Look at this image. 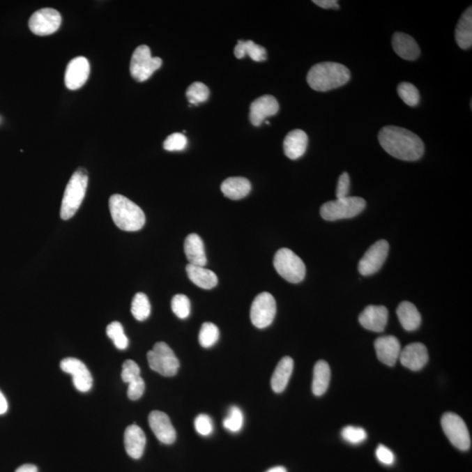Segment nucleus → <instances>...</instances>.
Instances as JSON below:
<instances>
[{"mask_svg": "<svg viewBox=\"0 0 472 472\" xmlns=\"http://www.w3.org/2000/svg\"><path fill=\"white\" fill-rule=\"evenodd\" d=\"M379 142L391 156L404 161L420 160L425 153V144L415 133L396 126H386L378 136Z\"/></svg>", "mask_w": 472, "mask_h": 472, "instance_id": "1", "label": "nucleus"}, {"mask_svg": "<svg viewBox=\"0 0 472 472\" xmlns=\"http://www.w3.org/2000/svg\"><path fill=\"white\" fill-rule=\"evenodd\" d=\"M351 77L346 66L337 63H322L314 65L307 75V82L316 91L326 92L341 87Z\"/></svg>", "mask_w": 472, "mask_h": 472, "instance_id": "2", "label": "nucleus"}, {"mask_svg": "<svg viewBox=\"0 0 472 472\" xmlns=\"http://www.w3.org/2000/svg\"><path fill=\"white\" fill-rule=\"evenodd\" d=\"M109 211L114 223L120 229L136 232L146 224V215L139 206L121 195H114L109 198Z\"/></svg>", "mask_w": 472, "mask_h": 472, "instance_id": "3", "label": "nucleus"}, {"mask_svg": "<svg viewBox=\"0 0 472 472\" xmlns=\"http://www.w3.org/2000/svg\"><path fill=\"white\" fill-rule=\"evenodd\" d=\"M89 178L84 169H78L74 172L65 189L61 202V217L64 220H70L80 208L87 191Z\"/></svg>", "mask_w": 472, "mask_h": 472, "instance_id": "4", "label": "nucleus"}, {"mask_svg": "<svg viewBox=\"0 0 472 472\" xmlns=\"http://www.w3.org/2000/svg\"><path fill=\"white\" fill-rule=\"evenodd\" d=\"M274 267L277 273L291 284L304 280L306 268L304 261L292 250L282 248L275 254Z\"/></svg>", "mask_w": 472, "mask_h": 472, "instance_id": "5", "label": "nucleus"}, {"mask_svg": "<svg viewBox=\"0 0 472 472\" xmlns=\"http://www.w3.org/2000/svg\"><path fill=\"white\" fill-rule=\"evenodd\" d=\"M366 208V201L360 197L336 199L325 203L320 208L322 218L329 222L342 219H350L360 215Z\"/></svg>", "mask_w": 472, "mask_h": 472, "instance_id": "6", "label": "nucleus"}, {"mask_svg": "<svg viewBox=\"0 0 472 472\" xmlns=\"http://www.w3.org/2000/svg\"><path fill=\"white\" fill-rule=\"evenodd\" d=\"M147 360L151 370L165 377L174 376L180 368V361L165 342L155 344L153 350L148 351Z\"/></svg>", "mask_w": 472, "mask_h": 472, "instance_id": "7", "label": "nucleus"}, {"mask_svg": "<svg viewBox=\"0 0 472 472\" xmlns=\"http://www.w3.org/2000/svg\"><path fill=\"white\" fill-rule=\"evenodd\" d=\"M161 65V59L151 56L150 47L146 45H141L132 54L130 65V75L136 81L144 82L155 71L160 70Z\"/></svg>", "mask_w": 472, "mask_h": 472, "instance_id": "8", "label": "nucleus"}, {"mask_svg": "<svg viewBox=\"0 0 472 472\" xmlns=\"http://www.w3.org/2000/svg\"><path fill=\"white\" fill-rule=\"evenodd\" d=\"M442 428L453 446L460 450H470L471 440L470 433L464 420L454 413L448 412L442 418Z\"/></svg>", "mask_w": 472, "mask_h": 472, "instance_id": "9", "label": "nucleus"}, {"mask_svg": "<svg viewBox=\"0 0 472 472\" xmlns=\"http://www.w3.org/2000/svg\"><path fill=\"white\" fill-rule=\"evenodd\" d=\"M277 314V303L273 296L263 292L254 299L250 309V319L257 328L264 329L270 326Z\"/></svg>", "mask_w": 472, "mask_h": 472, "instance_id": "10", "label": "nucleus"}, {"mask_svg": "<svg viewBox=\"0 0 472 472\" xmlns=\"http://www.w3.org/2000/svg\"><path fill=\"white\" fill-rule=\"evenodd\" d=\"M388 251L389 244L387 241H378L372 245L360 261L358 266L360 274L367 277L380 271L387 259Z\"/></svg>", "mask_w": 472, "mask_h": 472, "instance_id": "11", "label": "nucleus"}, {"mask_svg": "<svg viewBox=\"0 0 472 472\" xmlns=\"http://www.w3.org/2000/svg\"><path fill=\"white\" fill-rule=\"evenodd\" d=\"M29 24L31 32L36 36H50L61 26V16L56 10L43 8L38 10L31 16Z\"/></svg>", "mask_w": 472, "mask_h": 472, "instance_id": "12", "label": "nucleus"}, {"mask_svg": "<svg viewBox=\"0 0 472 472\" xmlns=\"http://www.w3.org/2000/svg\"><path fill=\"white\" fill-rule=\"evenodd\" d=\"M61 370L73 376L75 388L78 391L88 392L93 385V378L91 372L82 361L75 358H67L61 361Z\"/></svg>", "mask_w": 472, "mask_h": 472, "instance_id": "13", "label": "nucleus"}, {"mask_svg": "<svg viewBox=\"0 0 472 472\" xmlns=\"http://www.w3.org/2000/svg\"><path fill=\"white\" fill-rule=\"evenodd\" d=\"M91 73V65L87 58H74L68 64L65 73V85L70 91H77L86 84Z\"/></svg>", "mask_w": 472, "mask_h": 472, "instance_id": "14", "label": "nucleus"}, {"mask_svg": "<svg viewBox=\"0 0 472 472\" xmlns=\"http://www.w3.org/2000/svg\"><path fill=\"white\" fill-rule=\"evenodd\" d=\"M149 425L154 435L160 442L164 444H172L175 442L176 430L171 420L165 413L154 410L149 415Z\"/></svg>", "mask_w": 472, "mask_h": 472, "instance_id": "15", "label": "nucleus"}, {"mask_svg": "<svg viewBox=\"0 0 472 472\" xmlns=\"http://www.w3.org/2000/svg\"><path fill=\"white\" fill-rule=\"evenodd\" d=\"M399 359L403 367L412 371H419L428 363V349L422 343L409 344L401 351Z\"/></svg>", "mask_w": 472, "mask_h": 472, "instance_id": "16", "label": "nucleus"}, {"mask_svg": "<svg viewBox=\"0 0 472 472\" xmlns=\"http://www.w3.org/2000/svg\"><path fill=\"white\" fill-rule=\"evenodd\" d=\"M377 358L388 367L395 366L401 353V344L397 337L392 335L378 337L374 342Z\"/></svg>", "mask_w": 472, "mask_h": 472, "instance_id": "17", "label": "nucleus"}, {"mask_svg": "<svg viewBox=\"0 0 472 472\" xmlns=\"http://www.w3.org/2000/svg\"><path fill=\"white\" fill-rule=\"evenodd\" d=\"M279 105L274 96L265 95L254 100L250 105V119L254 126H260L267 117L278 112Z\"/></svg>", "mask_w": 472, "mask_h": 472, "instance_id": "18", "label": "nucleus"}, {"mask_svg": "<svg viewBox=\"0 0 472 472\" xmlns=\"http://www.w3.org/2000/svg\"><path fill=\"white\" fill-rule=\"evenodd\" d=\"M388 311L385 306L370 305L359 317V321L365 329L374 333H382L387 326Z\"/></svg>", "mask_w": 472, "mask_h": 472, "instance_id": "19", "label": "nucleus"}, {"mask_svg": "<svg viewBox=\"0 0 472 472\" xmlns=\"http://www.w3.org/2000/svg\"><path fill=\"white\" fill-rule=\"evenodd\" d=\"M146 437L139 426L127 427L125 432V446L127 454L133 459H139L146 448Z\"/></svg>", "mask_w": 472, "mask_h": 472, "instance_id": "20", "label": "nucleus"}, {"mask_svg": "<svg viewBox=\"0 0 472 472\" xmlns=\"http://www.w3.org/2000/svg\"><path fill=\"white\" fill-rule=\"evenodd\" d=\"M308 146V136L304 130H294L285 137L284 154L289 160H298L305 153Z\"/></svg>", "mask_w": 472, "mask_h": 472, "instance_id": "21", "label": "nucleus"}, {"mask_svg": "<svg viewBox=\"0 0 472 472\" xmlns=\"http://www.w3.org/2000/svg\"><path fill=\"white\" fill-rule=\"evenodd\" d=\"M392 45L395 53L406 61L416 60L421 53L418 43L409 34L395 33L393 36Z\"/></svg>", "mask_w": 472, "mask_h": 472, "instance_id": "22", "label": "nucleus"}, {"mask_svg": "<svg viewBox=\"0 0 472 472\" xmlns=\"http://www.w3.org/2000/svg\"><path fill=\"white\" fill-rule=\"evenodd\" d=\"M184 250L185 256L190 264L205 267L206 259L204 243L197 234H190L185 240Z\"/></svg>", "mask_w": 472, "mask_h": 472, "instance_id": "23", "label": "nucleus"}, {"mask_svg": "<svg viewBox=\"0 0 472 472\" xmlns=\"http://www.w3.org/2000/svg\"><path fill=\"white\" fill-rule=\"evenodd\" d=\"M220 189L225 197L233 201H238L249 195L251 184L246 178L231 177L223 181Z\"/></svg>", "mask_w": 472, "mask_h": 472, "instance_id": "24", "label": "nucleus"}, {"mask_svg": "<svg viewBox=\"0 0 472 472\" xmlns=\"http://www.w3.org/2000/svg\"><path fill=\"white\" fill-rule=\"evenodd\" d=\"M294 363L291 357L286 356L279 361L271 378V388L275 393L284 391L291 379Z\"/></svg>", "mask_w": 472, "mask_h": 472, "instance_id": "25", "label": "nucleus"}, {"mask_svg": "<svg viewBox=\"0 0 472 472\" xmlns=\"http://www.w3.org/2000/svg\"><path fill=\"white\" fill-rule=\"evenodd\" d=\"M187 273L189 279L199 288L211 289L218 284V277L215 272L205 267L189 264L187 266Z\"/></svg>", "mask_w": 472, "mask_h": 472, "instance_id": "26", "label": "nucleus"}, {"mask_svg": "<svg viewBox=\"0 0 472 472\" xmlns=\"http://www.w3.org/2000/svg\"><path fill=\"white\" fill-rule=\"evenodd\" d=\"M396 313H397L399 321L403 328L409 330V332L418 329L420 325H421V314L412 303L408 301L401 303Z\"/></svg>", "mask_w": 472, "mask_h": 472, "instance_id": "27", "label": "nucleus"}, {"mask_svg": "<svg viewBox=\"0 0 472 472\" xmlns=\"http://www.w3.org/2000/svg\"><path fill=\"white\" fill-rule=\"evenodd\" d=\"M456 41L462 50H468L472 45V8H469L461 16L455 32Z\"/></svg>", "mask_w": 472, "mask_h": 472, "instance_id": "28", "label": "nucleus"}, {"mask_svg": "<svg viewBox=\"0 0 472 472\" xmlns=\"http://www.w3.org/2000/svg\"><path fill=\"white\" fill-rule=\"evenodd\" d=\"M330 380V368L325 360L316 363L313 371L312 392L316 396H321L327 391Z\"/></svg>", "mask_w": 472, "mask_h": 472, "instance_id": "29", "label": "nucleus"}, {"mask_svg": "<svg viewBox=\"0 0 472 472\" xmlns=\"http://www.w3.org/2000/svg\"><path fill=\"white\" fill-rule=\"evenodd\" d=\"M234 56L243 59L249 55L254 61H264L267 59V52L264 47L252 40H238L234 50Z\"/></svg>", "mask_w": 472, "mask_h": 472, "instance_id": "30", "label": "nucleus"}, {"mask_svg": "<svg viewBox=\"0 0 472 472\" xmlns=\"http://www.w3.org/2000/svg\"><path fill=\"white\" fill-rule=\"evenodd\" d=\"M132 313L137 320L144 321L149 318L151 314V304L149 299L144 293H137L132 303Z\"/></svg>", "mask_w": 472, "mask_h": 472, "instance_id": "31", "label": "nucleus"}, {"mask_svg": "<svg viewBox=\"0 0 472 472\" xmlns=\"http://www.w3.org/2000/svg\"><path fill=\"white\" fill-rule=\"evenodd\" d=\"M107 335L113 341L116 348L125 350L129 346L128 337L125 335L123 327L119 322L110 323L106 329Z\"/></svg>", "mask_w": 472, "mask_h": 472, "instance_id": "32", "label": "nucleus"}, {"mask_svg": "<svg viewBox=\"0 0 472 472\" xmlns=\"http://www.w3.org/2000/svg\"><path fill=\"white\" fill-rule=\"evenodd\" d=\"M220 337V330L215 323L206 322L201 326L199 334V341L201 346L209 348L215 346Z\"/></svg>", "mask_w": 472, "mask_h": 472, "instance_id": "33", "label": "nucleus"}, {"mask_svg": "<svg viewBox=\"0 0 472 472\" xmlns=\"http://www.w3.org/2000/svg\"><path fill=\"white\" fill-rule=\"evenodd\" d=\"M187 98L191 105L197 106L199 103L204 102L208 99L209 89L202 82H194L188 89Z\"/></svg>", "mask_w": 472, "mask_h": 472, "instance_id": "34", "label": "nucleus"}, {"mask_svg": "<svg viewBox=\"0 0 472 472\" xmlns=\"http://www.w3.org/2000/svg\"><path fill=\"white\" fill-rule=\"evenodd\" d=\"M397 92L399 98L406 105L416 107L420 102V93L415 85L409 82H402L398 86Z\"/></svg>", "mask_w": 472, "mask_h": 472, "instance_id": "35", "label": "nucleus"}, {"mask_svg": "<svg viewBox=\"0 0 472 472\" xmlns=\"http://www.w3.org/2000/svg\"><path fill=\"white\" fill-rule=\"evenodd\" d=\"M223 426L224 428L233 433L239 432L242 429L243 426V415L242 410L238 406H231L229 415L224 419Z\"/></svg>", "mask_w": 472, "mask_h": 472, "instance_id": "36", "label": "nucleus"}, {"mask_svg": "<svg viewBox=\"0 0 472 472\" xmlns=\"http://www.w3.org/2000/svg\"><path fill=\"white\" fill-rule=\"evenodd\" d=\"M172 310L178 319H187L191 312L190 300L183 294L175 295L172 299Z\"/></svg>", "mask_w": 472, "mask_h": 472, "instance_id": "37", "label": "nucleus"}, {"mask_svg": "<svg viewBox=\"0 0 472 472\" xmlns=\"http://www.w3.org/2000/svg\"><path fill=\"white\" fill-rule=\"evenodd\" d=\"M341 435H342L343 439L346 440L347 442L351 444H360L363 443L367 437L366 430L360 428V427L353 426H347L346 428L343 429Z\"/></svg>", "mask_w": 472, "mask_h": 472, "instance_id": "38", "label": "nucleus"}, {"mask_svg": "<svg viewBox=\"0 0 472 472\" xmlns=\"http://www.w3.org/2000/svg\"><path fill=\"white\" fill-rule=\"evenodd\" d=\"M188 146L187 137L181 133H174L169 136L164 142V149L168 151H180Z\"/></svg>", "mask_w": 472, "mask_h": 472, "instance_id": "39", "label": "nucleus"}, {"mask_svg": "<svg viewBox=\"0 0 472 472\" xmlns=\"http://www.w3.org/2000/svg\"><path fill=\"white\" fill-rule=\"evenodd\" d=\"M122 380L125 383H130V381L140 376V368L135 361L132 360H125L123 364Z\"/></svg>", "mask_w": 472, "mask_h": 472, "instance_id": "40", "label": "nucleus"}, {"mask_svg": "<svg viewBox=\"0 0 472 472\" xmlns=\"http://www.w3.org/2000/svg\"><path fill=\"white\" fill-rule=\"evenodd\" d=\"M195 427L199 435L208 436L213 432L212 419L208 415L201 414L195 418Z\"/></svg>", "mask_w": 472, "mask_h": 472, "instance_id": "41", "label": "nucleus"}, {"mask_svg": "<svg viewBox=\"0 0 472 472\" xmlns=\"http://www.w3.org/2000/svg\"><path fill=\"white\" fill-rule=\"evenodd\" d=\"M144 389H146V384H144L142 377L139 376L128 383L127 395L132 401H137V399L142 397Z\"/></svg>", "mask_w": 472, "mask_h": 472, "instance_id": "42", "label": "nucleus"}, {"mask_svg": "<svg viewBox=\"0 0 472 472\" xmlns=\"http://www.w3.org/2000/svg\"><path fill=\"white\" fill-rule=\"evenodd\" d=\"M350 177L347 172H343L340 176L336 189V199L347 198L350 192Z\"/></svg>", "mask_w": 472, "mask_h": 472, "instance_id": "43", "label": "nucleus"}, {"mask_svg": "<svg viewBox=\"0 0 472 472\" xmlns=\"http://www.w3.org/2000/svg\"><path fill=\"white\" fill-rule=\"evenodd\" d=\"M376 457L377 459L385 465H392L395 463L394 453L384 446H379L376 450Z\"/></svg>", "mask_w": 472, "mask_h": 472, "instance_id": "44", "label": "nucleus"}, {"mask_svg": "<svg viewBox=\"0 0 472 472\" xmlns=\"http://www.w3.org/2000/svg\"><path fill=\"white\" fill-rule=\"evenodd\" d=\"M313 3L323 9L340 8V6L337 4L339 2L337 0H314Z\"/></svg>", "mask_w": 472, "mask_h": 472, "instance_id": "45", "label": "nucleus"}, {"mask_svg": "<svg viewBox=\"0 0 472 472\" xmlns=\"http://www.w3.org/2000/svg\"><path fill=\"white\" fill-rule=\"evenodd\" d=\"M8 409V403L5 395L0 391V415L5 414Z\"/></svg>", "mask_w": 472, "mask_h": 472, "instance_id": "46", "label": "nucleus"}, {"mask_svg": "<svg viewBox=\"0 0 472 472\" xmlns=\"http://www.w3.org/2000/svg\"><path fill=\"white\" fill-rule=\"evenodd\" d=\"M15 472H38V468L33 464H24L17 469Z\"/></svg>", "mask_w": 472, "mask_h": 472, "instance_id": "47", "label": "nucleus"}, {"mask_svg": "<svg viewBox=\"0 0 472 472\" xmlns=\"http://www.w3.org/2000/svg\"><path fill=\"white\" fill-rule=\"evenodd\" d=\"M266 472H287V470H286L284 467L277 466L270 469V470Z\"/></svg>", "mask_w": 472, "mask_h": 472, "instance_id": "48", "label": "nucleus"}]
</instances>
